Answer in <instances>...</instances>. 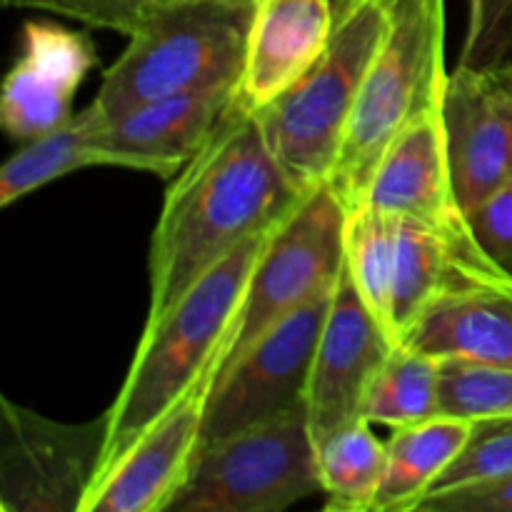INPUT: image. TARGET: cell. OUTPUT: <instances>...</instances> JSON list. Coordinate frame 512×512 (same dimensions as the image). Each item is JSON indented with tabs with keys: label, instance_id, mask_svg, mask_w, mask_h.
<instances>
[{
	"label": "cell",
	"instance_id": "f1b7e54d",
	"mask_svg": "<svg viewBox=\"0 0 512 512\" xmlns=\"http://www.w3.org/2000/svg\"><path fill=\"white\" fill-rule=\"evenodd\" d=\"M415 512H512V475L425 498Z\"/></svg>",
	"mask_w": 512,
	"mask_h": 512
},
{
	"label": "cell",
	"instance_id": "9a60e30c",
	"mask_svg": "<svg viewBox=\"0 0 512 512\" xmlns=\"http://www.w3.org/2000/svg\"><path fill=\"white\" fill-rule=\"evenodd\" d=\"M508 278L512 275L490 258L470 223L433 228L398 218L393 313L400 343L440 300Z\"/></svg>",
	"mask_w": 512,
	"mask_h": 512
},
{
	"label": "cell",
	"instance_id": "3957f363",
	"mask_svg": "<svg viewBox=\"0 0 512 512\" xmlns=\"http://www.w3.org/2000/svg\"><path fill=\"white\" fill-rule=\"evenodd\" d=\"M445 0H390V23L350 118L328 185L348 213L368 198L385 150L413 120L443 105Z\"/></svg>",
	"mask_w": 512,
	"mask_h": 512
},
{
	"label": "cell",
	"instance_id": "8fae6325",
	"mask_svg": "<svg viewBox=\"0 0 512 512\" xmlns=\"http://www.w3.org/2000/svg\"><path fill=\"white\" fill-rule=\"evenodd\" d=\"M448 160L470 215L512 180V83L505 65H455L443 95Z\"/></svg>",
	"mask_w": 512,
	"mask_h": 512
},
{
	"label": "cell",
	"instance_id": "484cf974",
	"mask_svg": "<svg viewBox=\"0 0 512 512\" xmlns=\"http://www.w3.org/2000/svg\"><path fill=\"white\" fill-rule=\"evenodd\" d=\"M8 8H33L78 20L90 28L133 35L155 13L178 0H3Z\"/></svg>",
	"mask_w": 512,
	"mask_h": 512
},
{
	"label": "cell",
	"instance_id": "d6986e66",
	"mask_svg": "<svg viewBox=\"0 0 512 512\" xmlns=\"http://www.w3.org/2000/svg\"><path fill=\"white\" fill-rule=\"evenodd\" d=\"M473 433V420L438 415L425 423L393 428L388 468L373 512H415L440 475L453 465Z\"/></svg>",
	"mask_w": 512,
	"mask_h": 512
},
{
	"label": "cell",
	"instance_id": "7402d4cb",
	"mask_svg": "<svg viewBox=\"0 0 512 512\" xmlns=\"http://www.w3.org/2000/svg\"><path fill=\"white\" fill-rule=\"evenodd\" d=\"M95 123L98 110L88 103L60 128L20 143L0 168V205L8 208L63 175L98 165V155L90 143Z\"/></svg>",
	"mask_w": 512,
	"mask_h": 512
},
{
	"label": "cell",
	"instance_id": "2e32d148",
	"mask_svg": "<svg viewBox=\"0 0 512 512\" xmlns=\"http://www.w3.org/2000/svg\"><path fill=\"white\" fill-rule=\"evenodd\" d=\"M365 203L395 218L418 220L433 228H460L470 223L455 195L443 105L413 120L390 143L370 180Z\"/></svg>",
	"mask_w": 512,
	"mask_h": 512
},
{
	"label": "cell",
	"instance_id": "ac0fdd59",
	"mask_svg": "<svg viewBox=\"0 0 512 512\" xmlns=\"http://www.w3.org/2000/svg\"><path fill=\"white\" fill-rule=\"evenodd\" d=\"M403 343L440 360L512 370V278L440 300Z\"/></svg>",
	"mask_w": 512,
	"mask_h": 512
},
{
	"label": "cell",
	"instance_id": "cb8c5ba5",
	"mask_svg": "<svg viewBox=\"0 0 512 512\" xmlns=\"http://www.w3.org/2000/svg\"><path fill=\"white\" fill-rule=\"evenodd\" d=\"M440 413L465 420L512 415V370L443 360Z\"/></svg>",
	"mask_w": 512,
	"mask_h": 512
},
{
	"label": "cell",
	"instance_id": "e0dca14e",
	"mask_svg": "<svg viewBox=\"0 0 512 512\" xmlns=\"http://www.w3.org/2000/svg\"><path fill=\"white\" fill-rule=\"evenodd\" d=\"M333 0H255L238 100L260 110L293 88L323 55Z\"/></svg>",
	"mask_w": 512,
	"mask_h": 512
},
{
	"label": "cell",
	"instance_id": "4fadbf2b",
	"mask_svg": "<svg viewBox=\"0 0 512 512\" xmlns=\"http://www.w3.org/2000/svg\"><path fill=\"white\" fill-rule=\"evenodd\" d=\"M98 63L88 33L48 20H28L3 80L0 125L15 143H28L73 118V98Z\"/></svg>",
	"mask_w": 512,
	"mask_h": 512
},
{
	"label": "cell",
	"instance_id": "30bf717a",
	"mask_svg": "<svg viewBox=\"0 0 512 512\" xmlns=\"http://www.w3.org/2000/svg\"><path fill=\"white\" fill-rule=\"evenodd\" d=\"M395 348L398 343L360 300L343 270L315 348L305 398V415L315 445L335 430L365 420L370 385Z\"/></svg>",
	"mask_w": 512,
	"mask_h": 512
},
{
	"label": "cell",
	"instance_id": "52a82bcc",
	"mask_svg": "<svg viewBox=\"0 0 512 512\" xmlns=\"http://www.w3.org/2000/svg\"><path fill=\"white\" fill-rule=\"evenodd\" d=\"M320 493L305 410L200 450L170 512H283Z\"/></svg>",
	"mask_w": 512,
	"mask_h": 512
},
{
	"label": "cell",
	"instance_id": "8992f818",
	"mask_svg": "<svg viewBox=\"0 0 512 512\" xmlns=\"http://www.w3.org/2000/svg\"><path fill=\"white\" fill-rule=\"evenodd\" d=\"M348 210L328 183L308 190L275 225L250 275L243 305L228 335L213 383L273 325L320 295L333 293L345 270Z\"/></svg>",
	"mask_w": 512,
	"mask_h": 512
},
{
	"label": "cell",
	"instance_id": "f546056e",
	"mask_svg": "<svg viewBox=\"0 0 512 512\" xmlns=\"http://www.w3.org/2000/svg\"><path fill=\"white\" fill-rule=\"evenodd\" d=\"M505 73H508V78H510V83H512V58H508V60H505Z\"/></svg>",
	"mask_w": 512,
	"mask_h": 512
},
{
	"label": "cell",
	"instance_id": "d4e9b609",
	"mask_svg": "<svg viewBox=\"0 0 512 512\" xmlns=\"http://www.w3.org/2000/svg\"><path fill=\"white\" fill-rule=\"evenodd\" d=\"M505 475H512V415L473 420V433L465 448L425 498L488 483Z\"/></svg>",
	"mask_w": 512,
	"mask_h": 512
},
{
	"label": "cell",
	"instance_id": "ffe728a7",
	"mask_svg": "<svg viewBox=\"0 0 512 512\" xmlns=\"http://www.w3.org/2000/svg\"><path fill=\"white\" fill-rule=\"evenodd\" d=\"M388 468V443L373 433V423L358 420L335 430L318 445L320 493L325 510L373 512Z\"/></svg>",
	"mask_w": 512,
	"mask_h": 512
},
{
	"label": "cell",
	"instance_id": "5bb4252c",
	"mask_svg": "<svg viewBox=\"0 0 512 512\" xmlns=\"http://www.w3.org/2000/svg\"><path fill=\"white\" fill-rule=\"evenodd\" d=\"M208 388L155 420L93 483L80 512H165L190 478L200 450Z\"/></svg>",
	"mask_w": 512,
	"mask_h": 512
},
{
	"label": "cell",
	"instance_id": "83f0119b",
	"mask_svg": "<svg viewBox=\"0 0 512 512\" xmlns=\"http://www.w3.org/2000/svg\"><path fill=\"white\" fill-rule=\"evenodd\" d=\"M480 245L512 275V180L470 215Z\"/></svg>",
	"mask_w": 512,
	"mask_h": 512
},
{
	"label": "cell",
	"instance_id": "7c38bea8",
	"mask_svg": "<svg viewBox=\"0 0 512 512\" xmlns=\"http://www.w3.org/2000/svg\"><path fill=\"white\" fill-rule=\"evenodd\" d=\"M235 95L238 85H223L148 100L110 118L98 113L90 138L98 165L175 178L208 143Z\"/></svg>",
	"mask_w": 512,
	"mask_h": 512
},
{
	"label": "cell",
	"instance_id": "7a4b0ae2",
	"mask_svg": "<svg viewBox=\"0 0 512 512\" xmlns=\"http://www.w3.org/2000/svg\"><path fill=\"white\" fill-rule=\"evenodd\" d=\"M273 230L245 240L195 280L160 318L145 323L128 375L105 410L108 435L98 478L180 400L198 388H213L215 365Z\"/></svg>",
	"mask_w": 512,
	"mask_h": 512
},
{
	"label": "cell",
	"instance_id": "9c48e42d",
	"mask_svg": "<svg viewBox=\"0 0 512 512\" xmlns=\"http://www.w3.org/2000/svg\"><path fill=\"white\" fill-rule=\"evenodd\" d=\"M108 415L63 423L0 398V508L80 512L98 478Z\"/></svg>",
	"mask_w": 512,
	"mask_h": 512
},
{
	"label": "cell",
	"instance_id": "6da1fadb",
	"mask_svg": "<svg viewBox=\"0 0 512 512\" xmlns=\"http://www.w3.org/2000/svg\"><path fill=\"white\" fill-rule=\"evenodd\" d=\"M255 110L235 103L200 153L178 173L150 238L148 320L160 318L213 265L298 205Z\"/></svg>",
	"mask_w": 512,
	"mask_h": 512
},
{
	"label": "cell",
	"instance_id": "44dd1931",
	"mask_svg": "<svg viewBox=\"0 0 512 512\" xmlns=\"http://www.w3.org/2000/svg\"><path fill=\"white\" fill-rule=\"evenodd\" d=\"M395 260H398V218L368 203L348 213L345 273L360 300L400 345L393 313Z\"/></svg>",
	"mask_w": 512,
	"mask_h": 512
},
{
	"label": "cell",
	"instance_id": "5b68a950",
	"mask_svg": "<svg viewBox=\"0 0 512 512\" xmlns=\"http://www.w3.org/2000/svg\"><path fill=\"white\" fill-rule=\"evenodd\" d=\"M255 0H178L130 35L90 103L103 118L148 100L238 85Z\"/></svg>",
	"mask_w": 512,
	"mask_h": 512
},
{
	"label": "cell",
	"instance_id": "ba28073f",
	"mask_svg": "<svg viewBox=\"0 0 512 512\" xmlns=\"http://www.w3.org/2000/svg\"><path fill=\"white\" fill-rule=\"evenodd\" d=\"M333 293L310 300L273 325L215 380L205 400L200 450L305 410L315 348Z\"/></svg>",
	"mask_w": 512,
	"mask_h": 512
},
{
	"label": "cell",
	"instance_id": "277c9868",
	"mask_svg": "<svg viewBox=\"0 0 512 512\" xmlns=\"http://www.w3.org/2000/svg\"><path fill=\"white\" fill-rule=\"evenodd\" d=\"M388 23L390 0H335L323 55L293 88L255 110L270 153L300 193L328 183Z\"/></svg>",
	"mask_w": 512,
	"mask_h": 512
},
{
	"label": "cell",
	"instance_id": "4316f807",
	"mask_svg": "<svg viewBox=\"0 0 512 512\" xmlns=\"http://www.w3.org/2000/svg\"><path fill=\"white\" fill-rule=\"evenodd\" d=\"M465 25L460 65L495 68L508 60L512 50V0H465Z\"/></svg>",
	"mask_w": 512,
	"mask_h": 512
},
{
	"label": "cell",
	"instance_id": "603a6c76",
	"mask_svg": "<svg viewBox=\"0 0 512 512\" xmlns=\"http://www.w3.org/2000/svg\"><path fill=\"white\" fill-rule=\"evenodd\" d=\"M443 360L413 345H398L375 375L363 418L373 425L405 428L438 418Z\"/></svg>",
	"mask_w": 512,
	"mask_h": 512
}]
</instances>
